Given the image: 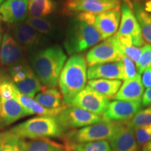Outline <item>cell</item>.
Returning a JSON list of instances; mask_svg holds the SVG:
<instances>
[{
    "label": "cell",
    "mask_w": 151,
    "mask_h": 151,
    "mask_svg": "<svg viewBox=\"0 0 151 151\" xmlns=\"http://www.w3.org/2000/svg\"><path fill=\"white\" fill-rule=\"evenodd\" d=\"M54 118L64 131L82 128L103 120L100 116L73 106H67Z\"/></svg>",
    "instance_id": "obj_8"
},
{
    "label": "cell",
    "mask_w": 151,
    "mask_h": 151,
    "mask_svg": "<svg viewBox=\"0 0 151 151\" xmlns=\"http://www.w3.org/2000/svg\"><path fill=\"white\" fill-rule=\"evenodd\" d=\"M46 109H57L66 107L61 92L54 88H47L37 94L35 99Z\"/></svg>",
    "instance_id": "obj_20"
},
{
    "label": "cell",
    "mask_w": 151,
    "mask_h": 151,
    "mask_svg": "<svg viewBox=\"0 0 151 151\" xmlns=\"http://www.w3.org/2000/svg\"><path fill=\"white\" fill-rule=\"evenodd\" d=\"M124 80L123 65L121 61L111 62L90 67L88 69V79Z\"/></svg>",
    "instance_id": "obj_16"
},
{
    "label": "cell",
    "mask_w": 151,
    "mask_h": 151,
    "mask_svg": "<svg viewBox=\"0 0 151 151\" xmlns=\"http://www.w3.org/2000/svg\"><path fill=\"white\" fill-rule=\"evenodd\" d=\"M1 40H2V32H1V29H0V48H1Z\"/></svg>",
    "instance_id": "obj_40"
},
{
    "label": "cell",
    "mask_w": 151,
    "mask_h": 151,
    "mask_svg": "<svg viewBox=\"0 0 151 151\" xmlns=\"http://www.w3.org/2000/svg\"><path fill=\"white\" fill-rule=\"evenodd\" d=\"M121 18L120 7L95 14L94 27L101 34L103 40L116 35Z\"/></svg>",
    "instance_id": "obj_13"
},
{
    "label": "cell",
    "mask_w": 151,
    "mask_h": 151,
    "mask_svg": "<svg viewBox=\"0 0 151 151\" xmlns=\"http://www.w3.org/2000/svg\"><path fill=\"white\" fill-rule=\"evenodd\" d=\"M120 26L115 36L122 46H134L141 48L144 44V39L129 0H124L120 7Z\"/></svg>",
    "instance_id": "obj_6"
},
{
    "label": "cell",
    "mask_w": 151,
    "mask_h": 151,
    "mask_svg": "<svg viewBox=\"0 0 151 151\" xmlns=\"http://www.w3.org/2000/svg\"><path fill=\"white\" fill-rule=\"evenodd\" d=\"M143 92L144 86L141 81V76L137 73L134 78L124 81L123 84L113 99L115 100L139 101H141Z\"/></svg>",
    "instance_id": "obj_17"
},
{
    "label": "cell",
    "mask_w": 151,
    "mask_h": 151,
    "mask_svg": "<svg viewBox=\"0 0 151 151\" xmlns=\"http://www.w3.org/2000/svg\"><path fill=\"white\" fill-rule=\"evenodd\" d=\"M141 104L143 106L151 105V88H147L146 91L143 92Z\"/></svg>",
    "instance_id": "obj_38"
},
{
    "label": "cell",
    "mask_w": 151,
    "mask_h": 151,
    "mask_svg": "<svg viewBox=\"0 0 151 151\" xmlns=\"http://www.w3.org/2000/svg\"><path fill=\"white\" fill-rule=\"evenodd\" d=\"M87 85L110 99L112 98L113 99L118 93L122 86V81L103 78L93 79L88 81Z\"/></svg>",
    "instance_id": "obj_22"
},
{
    "label": "cell",
    "mask_w": 151,
    "mask_h": 151,
    "mask_svg": "<svg viewBox=\"0 0 151 151\" xmlns=\"http://www.w3.org/2000/svg\"><path fill=\"white\" fill-rule=\"evenodd\" d=\"M87 80L86 58L80 54L73 55L65 62L58 81L66 105L70 106L76 96L86 88Z\"/></svg>",
    "instance_id": "obj_2"
},
{
    "label": "cell",
    "mask_w": 151,
    "mask_h": 151,
    "mask_svg": "<svg viewBox=\"0 0 151 151\" xmlns=\"http://www.w3.org/2000/svg\"><path fill=\"white\" fill-rule=\"evenodd\" d=\"M16 87V86H15ZM16 96L24 109L27 111L29 115L37 114L40 116H48V117H55L59 114L62 110H64L66 107L57 109H49L43 107L40 104H39L33 98L28 97L20 93L16 88Z\"/></svg>",
    "instance_id": "obj_19"
},
{
    "label": "cell",
    "mask_w": 151,
    "mask_h": 151,
    "mask_svg": "<svg viewBox=\"0 0 151 151\" xmlns=\"http://www.w3.org/2000/svg\"><path fill=\"white\" fill-rule=\"evenodd\" d=\"M3 1H4V0H0V4H1L3 2Z\"/></svg>",
    "instance_id": "obj_41"
},
{
    "label": "cell",
    "mask_w": 151,
    "mask_h": 151,
    "mask_svg": "<svg viewBox=\"0 0 151 151\" xmlns=\"http://www.w3.org/2000/svg\"><path fill=\"white\" fill-rule=\"evenodd\" d=\"M67 55L60 46H52L34 52L30 58L31 69L46 88H55L58 83Z\"/></svg>",
    "instance_id": "obj_1"
},
{
    "label": "cell",
    "mask_w": 151,
    "mask_h": 151,
    "mask_svg": "<svg viewBox=\"0 0 151 151\" xmlns=\"http://www.w3.org/2000/svg\"><path fill=\"white\" fill-rule=\"evenodd\" d=\"M111 151H139L134 129L128 122H124L112 139L109 141Z\"/></svg>",
    "instance_id": "obj_14"
},
{
    "label": "cell",
    "mask_w": 151,
    "mask_h": 151,
    "mask_svg": "<svg viewBox=\"0 0 151 151\" xmlns=\"http://www.w3.org/2000/svg\"><path fill=\"white\" fill-rule=\"evenodd\" d=\"M141 81L144 88H151V66L147 68L143 72V75L141 76Z\"/></svg>",
    "instance_id": "obj_37"
},
{
    "label": "cell",
    "mask_w": 151,
    "mask_h": 151,
    "mask_svg": "<svg viewBox=\"0 0 151 151\" xmlns=\"http://www.w3.org/2000/svg\"><path fill=\"white\" fill-rule=\"evenodd\" d=\"M121 62H122V65H123L124 80L134 78L138 73L136 64L125 55H123L122 57Z\"/></svg>",
    "instance_id": "obj_34"
},
{
    "label": "cell",
    "mask_w": 151,
    "mask_h": 151,
    "mask_svg": "<svg viewBox=\"0 0 151 151\" xmlns=\"http://www.w3.org/2000/svg\"><path fill=\"white\" fill-rule=\"evenodd\" d=\"M134 12L140 24L143 39L151 43V16L138 10H134Z\"/></svg>",
    "instance_id": "obj_28"
},
{
    "label": "cell",
    "mask_w": 151,
    "mask_h": 151,
    "mask_svg": "<svg viewBox=\"0 0 151 151\" xmlns=\"http://www.w3.org/2000/svg\"><path fill=\"white\" fill-rule=\"evenodd\" d=\"M0 83H1V81H0ZM0 100H1V97H0Z\"/></svg>",
    "instance_id": "obj_44"
},
{
    "label": "cell",
    "mask_w": 151,
    "mask_h": 151,
    "mask_svg": "<svg viewBox=\"0 0 151 151\" xmlns=\"http://www.w3.org/2000/svg\"><path fill=\"white\" fill-rule=\"evenodd\" d=\"M0 15L6 23L24 22L28 17V0H9L0 4Z\"/></svg>",
    "instance_id": "obj_15"
},
{
    "label": "cell",
    "mask_w": 151,
    "mask_h": 151,
    "mask_svg": "<svg viewBox=\"0 0 151 151\" xmlns=\"http://www.w3.org/2000/svg\"><path fill=\"white\" fill-rule=\"evenodd\" d=\"M109 103V99L87 85L86 88L76 96L70 106L79 107L101 116L106 110Z\"/></svg>",
    "instance_id": "obj_9"
},
{
    "label": "cell",
    "mask_w": 151,
    "mask_h": 151,
    "mask_svg": "<svg viewBox=\"0 0 151 151\" xmlns=\"http://www.w3.org/2000/svg\"><path fill=\"white\" fill-rule=\"evenodd\" d=\"M120 6V1L114 0H66L64 11L66 14H98Z\"/></svg>",
    "instance_id": "obj_10"
},
{
    "label": "cell",
    "mask_w": 151,
    "mask_h": 151,
    "mask_svg": "<svg viewBox=\"0 0 151 151\" xmlns=\"http://www.w3.org/2000/svg\"><path fill=\"white\" fill-rule=\"evenodd\" d=\"M28 65L22 63L17 64L10 68V73L12 76L14 83L23 81L27 78V70Z\"/></svg>",
    "instance_id": "obj_32"
},
{
    "label": "cell",
    "mask_w": 151,
    "mask_h": 151,
    "mask_svg": "<svg viewBox=\"0 0 151 151\" xmlns=\"http://www.w3.org/2000/svg\"><path fill=\"white\" fill-rule=\"evenodd\" d=\"M114 1H119V0H114Z\"/></svg>",
    "instance_id": "obj_43"
},
{
    "label": "cell",
    "mask_w": 151,
    "mask_h": 151,
    "mask_svg": "<svg viewBox=\"0 0 151 151\" xmlns=\"http://www.w3.org/2000/svg\"><path fill=\"white\" fill-rule=\"evenodd\" d=\"M124 122L102 120L80 129L71 131L66 136V148L82 143L99 141H110L117 133Z\"/></svg>",
    "instance_id": "obj_5"
},
{
    "label": "cell",
    "mask_w": 151,
    "mask_h": 151,
    "mask_svg": "<svg viewBox=\"0 0 151 151\" xmlns=\"http://www.w3.org/2000/svg\"><path fill=\"white\" fill-rule=\"evenodd\" d=\"M26 22L39 33L51 36L55 32V26L46 18H33L27 17Z\"/></svg>",
    "instance_id": "obj_26"
},
{
    "label": "cell",
    "mask_w": 151,
    "mask_h": 151,
    "mask_svg": "<svg viewBox=\"0 0 151 151\" xmlns=\"http://www.w3.org/2000/svg\"><path fill=\"white\" fill-rule=\"evenodd\" d=\"M28 142L11 132L0 133V151H27Z\"/></svg>",
    "instance_id": "obj_23"
},
{
    "label": "cell",
    "mask_w": 151,
    "mask_h": 151,
    "mask_svg": "<svg viewBox=\"0 0 151 151\" xmlns=\"http://www.w3.org/2000/svg\"><path fill=\"white\" fill-rule=\"evenodd\" d=\"M1 20H2V19H1V15H0V22H1Z\"/></svg>",
    "instance_id": "obj_42"
},
{
    "label": "cell",
    "mask_w": 151,
    "mask_h": 151,
    "mask_svg": "<svg viewBox=\"0 0 151 151\" xmlns=\"http://www.w3.org/2000/svg\"><path fill=\"white\" fill-rule=\"evenodd\" d=\"M27 116H29V113L20 104L16 95L9 100H0V122L4 125Z\"/></svg>",
    "instance_id": "obj_18"
},
{
    "label": "cell",
    "mask_w": 151,
    "mask_h": 151,
    "mask_svg": "<svg viewBox=\"0 0 151 151\" xmlns=\"http://www.w3.org/2000/svg\"><path fill=\"white\" fill-rule=\"evenodd\" d=\"M132 7L134 10L142 11L151 16V0H134Z\"/></svg>",
    "instance_id": "obj_36"
},
{
    "label": "cell",
    "mask_w": 151,
    "mask_h": 151,
    "mask_svg": "<svg viewBox=\"0 0 151 151\" xmlns=\"http://www.w3.org/2000/svg\"><path fill=\"white\" fill-rule=\"evenodd\" d=\"M6 1H9V0H6Z\"/></svg>",
    "instance_id": "obj_45"
},
{
    "label": "cell",
    "mask_w": 151,
    "mask_h": 151,
    "mask_svg": "<svg viewBox=\"0 0 151 151\" xmlns=\"http://www.w3.org/2000/svg\"><path fill=\"white\" fill-rule=\"evenodd\" d=\"M141 101H130L115 100L109 104L102 115L103 120L111 122H127L132 120L136 113L141 110Z\"/></svg>",
    "instance_id": "obj_11"
},
{
    "label": "cell",
    "mask_w": 151,
    "mask_h": 151,
    "mask_svg": "<svg viewBox=\"0 0 151 151\" xmlns=\"http://www.w3.org/2000/svg\"><path fill=\"white\" fill-rule=\"evenodd\" d=\"M120 43L115 35L97 43L87 52V65L92 66L121 61L123 57Z\"/></svg>",
    "instance_id": "obj_7"
},
{
    "label": "cell",
    "mask_w": 151,
    "mask_h": 151,
    "mask_svg": "<svg viewBox=\"0 0 151 151\" xmlns=\"http://www.w3.org/2000/svg\"><path fill=\"white\" fill-rule=\"evenodd\" d=\"M22 139H37L60 137L64 134L53 117L39 116L29 119L9 130Z\"/></svg>",
    "instance_id": "obj_4"
},
{
    "label": "cell",
    "mask_w": 151,
    "mask_h": 151,
    "mask_svg": "<svg viewBox=\"0 0 151 151\" xmlns=\"http://www.w3.org/2000/svg\"><path fill=\"white\" fill-rule=\"evenodd\" d=\"M134 133L139 146H143L151 141V125L134 128Z\"/></svg>",
    "instance_id": "obj_31"
},
{
    "label": "cell",
    "mask_w": 151,
    "mask_h": 151,
    "mask_svg": "<svg viewBox=\"0 0 151 151\" xmlns=\"http://www.w3.org/2000/svg\"><path fill=\"white\" fill-rule=\"evenodd\" d=\"M142 151H151V141L143 146Z\"/></svg>",
    "instance_id": "obj_39"
},
{
    "label": "cell",
    "mask_w": 151,
    "mask_h": 151,
    "mask_svg": "<svg viewBox=\"0 0 151 151\" xmlns=\"http://www.w3.org/2000/svg\"><path fill=\"white\" fill-rule=\"evenodd\" d=\"M120 48L124 55L129 58L137 65L141 54V48L134 46H122V45H120Z\"/></svg>",
    "instance_id": "obj_35"
},
{
    "label": "cell",
    "mask_w": 151,
    "mask_h": 151,
    "mask_svg": "<svg viewBox=\"0 0 151 151\" xmlns=\"http://www.w3.org/2000/svg\"><path fill=\"white\" fill-rule=\"evenodd\" d=\"M14 85L20 93L30 98L36 97V94L41 91L43 88L40 81L29 66L27 70V78L23 81L16 83Z\"/></svg>",
    "instance_id": "obj_21"
},
{
    "label": "cell",
    "mask_w": 151,
    "mask_h": 151,
    "mask_svg": "<svg viewBox=\"0 0 151 151\" xmlns=\"http://www.w3.org/2000/svg\"><path fill=\"white\" fill-rule=\"evenodd\" d=\"M102 40L93 25L75 18L69 22L64 46L67 53L73 55L92 48Z\"/></svg>",
    "instance_id": "obj_3"
},
{
    "label": "cell",
    "mask_w": 151,
    "mask_h": 151,
    "mask_svg": "<svg viewBox=\"0 0 151 151\" xmlns=\"http://www.w3.org/2000/svg\"><path fill=\"white\" fill-rule=\"evenodd\" d=\"M137 73H143L147 68L151 66V44L145 45L141 48V54L139 62L136 65Z\"/></svg>",
    "instance_id": "obj_30"
},
{
    "label": "cell",
    "mask_w": 151,
    "mask_h": 151,
    "mask_svg": "<svg viewBox=\"0 0 151 151\" xmlns=\"http://www.w3.org/2000/svg\"><path fill=\"white\" fill-rule=\"evenodd\" d=\"M55 10L52 0H28V17L33 18H45Z\"/></svg>",
    "instance_id": "obj_24"
},
{
    "label": "cell",
    "mask_w": 151,
    "mask_h": 151,
    "mask_svg": "<svg viewBox=\"0 0 151 151\" xmlns=\"http://www.w3.org/2000/svg\"><path fill=\"white\" fill-rule=\"evenodd\" d=\"M69 151H111L108 141H93L73 146L68 149Z\"/></svg>",
    "instance_id": "obj_27"
},
{
    "label": "cell",
    "mask_w": 151,
    "mask_h": 151,
    "mask_svg": "<svg viewBox=\"0 0 151 151\" xmlns=\"http://www.w3.org/2000/svg\"><path fill=\"white\" fill-rule=\"evenodd\" d=\"M27 151H69L66 146L48 140V139H37L28 143Z\"/></svg>",
    "instance_id": "obj_25"
},
{
    "label": "cell",
    "mask_w": 151,
    "mask_h": 151,
    "mask_svg": "<svg viewBox=\"0 0 151 151\" xmlns=\"http://www.w3.org/2000/svg\"><path fill=\"white\" fill-rule=\"evenodd\" d=\"M129 124L134 129L143 126L151 125V107L140 110L137 112L132 118Z\"/></svg>",
    "instance_id": "obj_29"
},
{
    "label": "cell",
    "mask_w": 151,
    "mask_h": 151,
    "mask_svg": "<svg viewBox=\"0 0 151 151\" xmlns=\"http://www.w3.org/2000/svg\"><path fill=\"white\" fill-rule=\"evenodd\" d=\"M16 87L14 83L6 81L0 83V97L2 100H9L16 95Z\"/></svg>",
    "instance_id": "obj_33"
},
{
    "label": "cell",
    "mask_w": 151,
    "mask_h": 151,
    "mask_svg": "<svg viewBox=\"0 0 151 151\" xmlns=\"http://www.w3.org/2000/svg\"><path fill=\"white\" fill-rule=\"evenodd\" d=\"M11 33L15 39L24 48L33 50L44 46L48 39L39 33L26 22L14 24L11 27Z\"/></svg>",
    "instance_id": "obj_12"
}]
</instances>
